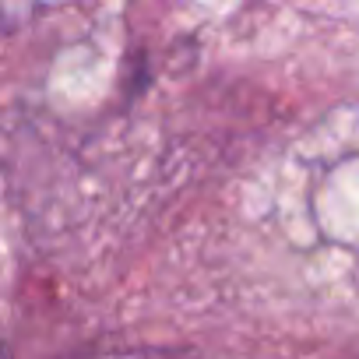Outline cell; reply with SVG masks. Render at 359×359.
Masks as SVG:
<instances>
[]
</instances>
